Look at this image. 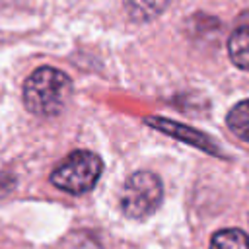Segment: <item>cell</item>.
<instances>
[{
  "label": "cell",
  "mask_w": 249,
  "mask_h": 249,
  "mask_svg": "<svg viewBox=\"0 0 249 249\" xmlns=\"http://www.w3.org/2000/svg\"><path fill=\"white\" fill-rule=\"evenodd\" d=\"M163 198L161 179L152 171H136L132 173L123 189H121V210L128 218H148L156 212Z\"/></svg>",
  "instance_id": "3957f363"
},
{
  "label": "cell",
  "mask_w": 249,
  "mask_h": 249,
  "mask_svg": "<svg viewBox=\"0 0 249 249\" xmlns=\"http://www.w3.org/2000/svg\"><path fill=\"white\" fill-rule=\"evenodd\" d=\"M72 93V80L66 72L53 66H39L23 82V105L37 117L58 115Z\"/></svg>",
  "instance_id": "6da1fadb"
},
{
  "label": "cell",
  "mask_w": 249,
  "mask_h": 249,
  "mask_svg": "<svg viewBox=\"0 0 249 249\" xmlns=\"http://www.w3.org/2000/svg\"><path fill=\"white\" fill-rule=\"evenodd\" d=\"M228 128L241 140L249 142V99L235 103L226 115Z\"/></svg>",
  "instance_id": "52a82bcc"
},
{
  "label": "cell",
  "mask_w": 249,
  "mask_h": 249,
  "mask_svg": "<svg viewBox=\"0 0 249 249\" xmlns=\"http://www.w3.org/2000/svg\"><path fill=\"white\" fill-rule=\"evenodd\" d=\"M144 123L148 126H152V128H156V130H160V132H163L167 136H173V138H177V140H181L185 144H191V146H195V148H198L202 152H208L212 156H220L222 154L220 148L212 142V138L208 134H204V132H200V130H196V128H193L189 124H183V123H177V121H169V119H163V117H154V115L146 117Z\"/></svg>",
  "instance_id": "277c9868"
},
{
  "label": "cell",
  "mask_w": 249,
  "mask_h": 249,
  "mask_svg": "<svg viewBox=\"0 0 249 249\" xmlns=\"http://www.w3.org/2000/svg\"><path fill=\"white\" fill-rule=\"evenodd\" d=\"M169 0H124L126 14L134 21H152L163 14Z\"/></svg>",
  "instance_id": "8992f818"
},
{
  "label": "cell",
  "mask_w": 249,
  "mask_h": 249,
  "mask_svg": "<svg viewBox=\"0 0 249 249\" xmlns=\"http://www.w3.org/2000/svg\"><path fill=\"white\" fill-rule=\"evenodd\" d=\"M228 54L233 66L249 70V25L233 29V33L228 39Z\"/></svg>",
  "instance_id": "5b68a950"
},
{
  "label": "cell",
  "mask_w": 249,
  "mask_h": 249,
  "mask_svg": "<svg viewBox=\"0 0 249 249\" xmlns=\"http://www.w3.org/2000/svg\"><path fill=\"white\" fill-rule=\"evenodd\" d=\"M210 249H249V235L239 228L218 230L210 239Z\"/></svg>",
  "instance_id": "ba28073f"
},
{
  "label": "cell",
  "mask_w": 249,
  "mask_h": 249,
  "mask_svg": "<svg viewBox=\"0 0 249 249\" xmlns=\"http://www.w3.org/2000/svg\"><path fill=\"white\" fill-rule=\"evenodd\" d=\"M103 171V161L89 150L68 154L51 173V183L70 195H84L95 187Z\"/></svg>",
  "instance_id": "7a4b0ae2"
}]
</instances>
